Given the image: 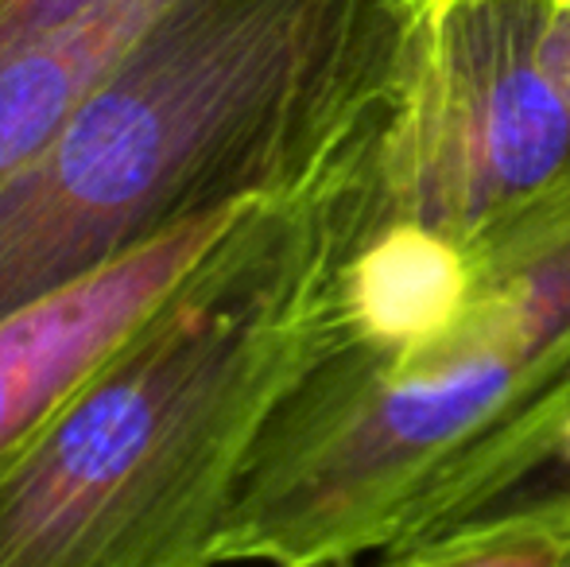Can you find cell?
Returning <instances> with one entry per match:
<instances>
[{
	"instance_id": "1",
	"label": "cell",
	"mask_w": 570,
	"mask_h": 567,
	"mask_svg": "<svg viewBox=\"0 0 570 567\" xmlns=\"http://www.w3.org/2000/svg\"><path fill=\"white\" fill-rule=\"evenodd\" d=\"M435 0H175L0 187V319L311 187L404 94Z\"/></svg>"
},
{
	"instance_id": "2",
	"label": "cell",
	"mask_w": 570,
	"mask_h": 567,
	"mask_svg": "<svg viewBox=\"0 0 570 567\" xmlns=\"http://www.w3.org/2000/svg\"><path fill=\"white\" fill-rule=\"evenodd\" d=\"M345 151L233 214L0 470V567H218L256 439L331 331Z\"/></svg>"
},
{
	"instance_id": "3",
	"label": "cell",
	"mask_w": 570,
	"mask_h": 567,
	"mask_svg": "<svg viewBox=\"0 0 570 567\" xmlns=\"http://www.w3.org/2000/svg\"><path fill=\"white\" fill-rule=\"evenodd\" d=\"M451 323L404 350L326 342L240 475L222 564L331 567L404 545L451 482L570 389V172L470 237Z\"/></svg>"
},
{
	"instance_id": "4",
	"label": "cell",
	"mask_w": 570,
	"mask_h": 567,
	"mask_svg": "<svg viewBox=\"0 0 570 567\" xmlns=\"http://www.w3.org/2000/svg\"><path fill=\"white\" fill-rule=\"evenodd\" d=\"M567 172L563 0H435L404 94L345 156V229L470 242Z\"/></svg>"
},
{
	"instance_id": "5",
	"label": "cell",
	"mask_w": 570,
	"mask_h": 567,
	"mask_svg": "<svg viewBox=\"0 0 570 567\" xmlns=\"http://www.w3.org/2000/svg\"><path fill=\"white\" fill-rule=\"evenodd\" d=\"M233 214L183 229L0 319V470L43 431L144 311L203 257Z\"/></svg>"
},
{
	"instance_id": "6",
	"label": "cell",
	"mask_w": 570,
	"mask_h": 567,
	"mask_svg": "<svg viewBox=\"0 0 570 567\" xmlns=\"http://www.w3.org/2000/svg\"><path fill=\"white\" fill-rule=\"evenodd\" d=\"M570 506V389L520 420L509 436L481 451L404 540L443 537L470 525L540 521ZM400 548V545H396Z\"/></svg>"
},
{
	"instance_id": "7",
	"label": "cell",
	"mask_w": 570,
	"mask_h": 567,
	"mask_svg": "<svg viewBox=\"0 0 570 567\" xmlns=\"http://www.w3.org/2000/svg\"><path fill=\"white\" fill-rule=\"evenodd\" d=\"M563 560L567 545L556 529L509 521L473 525V529L389 548L381 567H563Z\"/></svg>"
},
{
	"instance_id": "8",
	"label": "cell",
	"mask_w": 570,
	"mask_h": 567,
	"mask_svg": "<svg viewBox=\"0 0 570 567\" xmlns=\"http://www.w3.org/2000/svg\"><path fill=\"white\" fill-rule=\"evenodd\" d=\"M94 0H0V59L47 36Z\"/></svg>"
},
{
	"instance_id": "9",
	"label": "cell",
	"mask_w": 570,
	"mask_h": 567,
	"mask_svg": "<svg viewBox=\"0 0 570 567\" xmlns=\"http://www.w3.org/2000/svg\"><path fill=\"white\" fill-rule=\"evenodd\" d=\"M504 525H509V521H504ZM532 525H548V529H556L559 537H563L567 553H570V506L559 509V514H551V517H540V521H532Z\"/></svg>"
},
{
	"instance_id": "10",
	"label": "cell",
	"mask_w": 570,
	"mask_h": 567,
	"mask_svg": "<svg viewBox=\"0 0 570 567\" xmlns=\"http://www.w3.org/2000/svg\"><path fill=\"white\" fill-rule=\"evenodd\" d=\"M563 567H570V553H567V560H563Z\"/></svg>"
},
{
	"instance_id": "11",
	"label": "cell",
	"mask_w": 570,
	"mask_h": 567,
	"mask_svg": "<svg viewBox=\"0 0 570 567\" xmlns=\"http://www.w3.org/2000/svg\"><path fill=\"white\" fill-rule=\"evenodd\" d=\"M563 8H567V12H570V0H563Z\"/></svg>"
}]
</instances>
